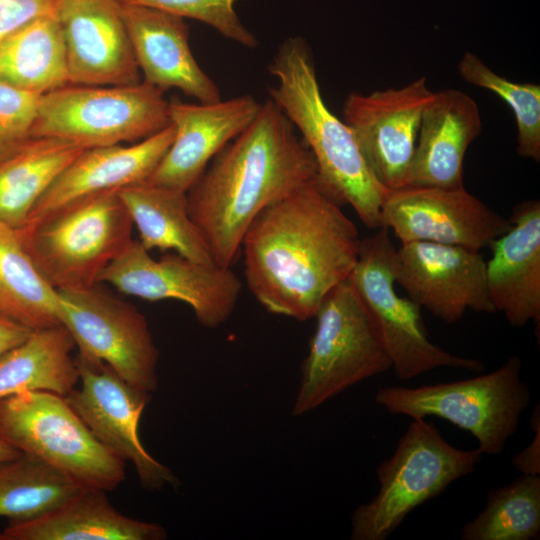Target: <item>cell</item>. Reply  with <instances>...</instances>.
<instances>
[{
    "mask_svg": "<svg viewBox=\"0 0 540 540\" xmlns=\"http://www.w3.org/2000/svg\"><path fill=\"white\" fill-rule=\"evenodd\" d=\"M357 227L317 178L263 209L241 249L249 290L270 313L305 321L350 276Z\"/></svg>",
    "mask_w": 540,
    "mask_h": 540,
    "instance_id": "1",
    "label": "cell"
},
{
    "mask_svg": "<svg viewBox=\"0 0 540 540\" xmlns=\"http://www.w3.org/2000/svg\"><path fill=\"white\" fill-rule=\"evenodd\" d=\"M316 178L311 151L269 98L187 191L189 215L213 261L231 267L256 216Z\"/></svg>",
    "mask_w": 540,
    "mask_h": 540,
    "instance_id": "2",
    "label": "cell"
},
{
    "mask_svg": "<svg viewBox=\"0 0 540 540\" xmlns=\"http://www.w3.org/2000/svg\"><path fill=\"white\" fill-rule=\"evenodd\" d=\"M267 70L277 79L268 89L270 99L300 131L316 162L319 184L340 205H350L365 226L381 228L388 190L372 174L351 129L326 105L305 39L284 40Z\"/></svg>",
    "mask_w": 540,
    "mask_h": 540,
    "instance_id": "3",
    "label": "cell"
},
{
    "mask_svg": "<svg viewBox=\"0 0 540 540\" xmlns=\"http://www.w3.org/2000/svg\"><path fill=\"white\" fill-rule=\"evenodd\" d=\"M133 226L117 191L77 201L15 230L59 291L98 284L106 267L133 241Z\"/></svg>",
    "mask_w": 540,
    "mask_h": 540,
    "instance_id": "4",
    "label": "cell"
},
{
    "mask_svg": "<svg viewBox=\"0 0 540 540\" xmlns=\"http://www.w3.org/2000/svg\"><path fill=\"white\" fill-rule=\"evenodd\" d=\"M482 455L451 445L425 419H413L392 456L376 468L377 494L353 511L351 539L386 540L415 508L473 473Z\"/></svg>",
    "mask_w": 540,
    "mask_h": 540,
    "instance_id": "5",
    "label": "cell"
},
{
    "mask_svg": "<svg viewBox=\"0 0 540 540\" xmlns=\"http://www.w3.org/2000/svg\"><path fill=\"white\" fill-rule=\"evenodd\" d=\"M521 370V358L511 356L496 370L469 379L383 387L375 402L390 414L447 420L473 435L482 454L499 455L530 404L531 392L521 380Z\"/></svg>",
    "mask_w": 540,
    "mask_h": 540,
    "instance_id": "6",
    "label": "cell"
},
{
    "mask_svg": "<svg viewBox=\"0 0 540 540\" xmlns=\"http://www.w3.org/2000/svg\"><path fill=\"white\" fill-rule=\"evenodd\" d=\"M314 318L292 406L296 417L392 367L380 332L348 279L326 295Z\"/></svg>",
    "mask_w": 540,
    "mask_h": 540,
    "instance_id": "7",
    "label": "cell"
},
{
    "mask_svg": "<svg viewBox=\"0 0 540 540\" xmlns=\"http://www.w3.org/2000/svg\"><path fill=\"white\" fill-rule=\"evenodd\" d=\"M0 438L83 487L112 491L126 478L125 462L55 393L23 391L1 399Z\"/></svg>",
    "mask_w": 540,
    "mask_h": 540,
    "instance_id": "8",
    "label": "cell"
},
{
    "mask_svg": "<svg viewBox=\"0 0 540 540\" xmlns=\"http://www.w3.org/2000/svg\"><path fill=\"white\" fill-rule=\"evenodd\" d=\"M163 93L143 80L67 84L40 97L31 135L64 139L85 149L139 142L170 125Z\"/></svg>",
    "mask_w": 540,
    "mask_h": 540,
    "instance_id": "9",
    "label": "cell"
},
{
    "mask_svg": "<svg viewBox=\"0 0 540 540\" xmlns=\"http://www.w3.org/2000/svg\"><path fill=\"white\" fill-rule=\"evenodd\" d=\"M388 230L381 227L372 236L360 239L348 281L369 310L396 376L410 380L442 367L482 372L484 364L480 360L454 355L434 344L423 323L421 307L397 293V249Z\"/></svg>",
    "mask_w": 540,
    "mask_h": 540,
    "instance_id": "10",
    "label": "cell"
},
{
    "mask_svg": "<svg viewBox=\"0 0 540 540\" xmlns=\"http://www.w3.org/2000/svg\"><path fill=\"white\" fill-rule=\"evenodd\" d=\"M61 325L78 353L109 365L131 385L157 390L159 350L145 316L132 304L100 288L59 290Z\"/></svg>",
    "mask_w": 540,
    "mask_h": 540,
    "instance_id": "11",
    "label": "cell"
},
{
    "mask_svg": "<svg viewBox=\"0 0 540 540\" xmlns=\"http://www.w3.org/2000/svg\"><path fill=\"white\" fill-rule=\"evenodd\" d=\"M99 283L148 301L184 302L206 328H216L229 319L242 290L231 267L195 262L177 253L155 260L138 240L106 267Z\"/></svg>",
    "mask_w": 540,
    "mask_h": 540,
    "instance_id": "12",
    "label": "cell"
},
{
    "mask_svg": "<svg viewBox=\"0 0 540 540\" xmlns=\"http://www.w3.org/2000/svg\"><path fill=\"white\" fill-rule=\"evenodd\" d=\"M75 361L79 383L65 399L90 432L118 458L134 465L144 489L178 487V477L152 457L139 438V421L151 393L131 385L101 360L78 353Z\"/></svg>",
    "mask_w": 540,
    "mask_h": 540,
    "instance_id": "13",
    "label": "cell"
},
{
    "mask_svg": "<svg viewBox=\"0 0 540 540\" xmlns=\"http://www.w3.org/2000/svg\"><path fill=\"white\" fill-rule=\"evenodd\" d=\"M433 95L421 76L401 88L344 100L343 121L377 181L387 190L407 186L422 114Z\"/></svg>",
    "mask_w": 540,
    "mask_h": 540,
    "instance_id": "14",
    "label": "cell"
},
{
    "mask_svg": "<svg viewBox=\"0 0 540 540\" xmlns=\"http://www.w3.org/2000/svg\"><path fill=\"white\" fill-rule=\"evenodd\" d=\"M511 226L465 188L405 186L388 190L381 207V227L401 243L424 241L480 251Z\"/></svg>",
    "mask_w": 540,
    "mask_h": 540,
    "instance_id": "15",
    "label": "cell"
},
{
    "mask_svg": "<svg viewBox=\"0 0 540 540\" xmlns=\"http://www.w3.org/2000/svg\"><path fill=\"white\" fill-rule=\"evenodd\" d=\"M394 273L396 284L412 301L446 323L458 322L468 309L496 312L480 251L424 241L401 243Z\"/></svg>",
    "mask_w": 540,
    "mask_h": 540,
    "instance_id": "16",
    "label": "cell"
},
{
    "mask_svg": "<svg viewBox=\"0 0 540 540\" xmlns=\"http://www.w3.org/2000/svg\"><path fill=\"white\" fill-rule=\"evenodd\" d=\"M69 84L130 85L141 82L118 0H58Z\"/></svg>",
    "mask_w": 540,
    "mask_h": 540,
    "instance_id": "17",
    "label": "cell"
},
{
    "mask_svg": "<svg viewBox=\"0 0 540 540\" xmlns=\"http://www.w3.org/2000/svg\"><path fill=\"white\" fill-rule=\"evenodd\" d=\"M260 106L250 95L196 104L173 98L174 139L146 182L187 192L213 157L250 125Z\"/></svg>",
    "mask_w": 540,
    "mask_h": 540,
    "instance_id": "18",
    "label": "cell"
},
{
    "mask_svg": "<svg viewBox=\"0 0 540 540\" xmlns=\"http://www.w3.org/2000/svg\"><path fill=\"white\" fill-rule=\"evenodd\" d=\"M174 134L170 123L130 146L117 144L85 149L42 195L25 224L77 201L146 181L169 149Z\"/></svg>",
    "mask_w": 540,
    "mask_h": 540,
    "instance_id": "19",
    "label": "cell"
},
{
    "mask_svg": "<svg viewBox=\"0 0 540 540\" xmlns=\"http://www.w3.org/2000/svg\"><path fill=\"white\" fill-rule=\"evenodd\" d=\"M122 13L144 82L162 92L179 89L201 103L221 99L219 88L192 54L184 18L128 4H122Z\"/></svg>",
    "mask_w": 540,
    "mask_h": 540,
    "instance_id": "20",
    "label": "cell"
},
{
    "mask_svg": "<svg viewBox=\"0 0 540 540\" xmlns=\"http://www.w3.org/2000/svg\"><path fill=\"white\" fill-rule=\"evenodd\" d=\"M510 228L489 248L486 281L495 311L502 312L512 327L540 322V202L517 204Z\"/></svg>",
    "mask_w": 540,
    "mask_h": 540,
    "instance_id": "21",
    "label": "cell"
},
{
    "mask_svg": "<svg viewBox=\"0 0 540 540\" xmlns=\"http://www.w3.org/2000/svg\"><path fill=\"white\" fill-rule=\"evenodd\" d=\"M481 129L479 107L468 94L453 88L433 92L422 114L407 186L464 188L465 154Z\"/></svg>",
    "mask_w": 540,
    "mask_h": 540,
    "instance_id": "22",
    "label": "cell"
},
{
    "mask_svg": "<svg viewBox=\"0 0 540 540\" xmlns=\"http://www.w3.org/2000/svg\"><path fill=\"white\" fill-rule=\"evenodd\" d=\"M166 529L118 511L106 491L85 487L33 519L10 522L1 540H164Z\"/></svg>",
    "mask_w": 540,
    "mask_h": 540,
    "instance_id": "23",
    "label": "cell"
},
{
    "mask_svg": "<svg viewBox=\"0 0 540 540\" xmlns=\"http://www.w3.org/2000/svg\"><path fill=\"white\" fill-rule=\"evenodd\" d=\"M118 194L138 230V241L145 249L173 250L195 262L215 263L189 215L187 192L144 181L125 187Z\"/></svg>",
    "mask_w": 540,
    "mask_h": 540,
    "instance_id": "24",
    "label": "cell"
},
{
    "mask_svg": "<svg viewBox=\"0 0 540 540\" xmlns=\"http://www.w3.org/2000/svg\"><path fill=\"white\" fill-rule=\"evenodd\" d=\"M75 347L63 325L32 330L23 342L0 354V400L23 391L67 396L79 383L71 355Z\"/></svg>",
    "mask_w": 540,
    "mask_h": 540,
    "instance_id": "25",
    "label": "cell"
},
{
    "mask_svg": "<svg viewBox=\"0 0 540 540\" xmlns=\"http://www.w3.org/2000/svg\"><path fill=\"white\" fill-rule=\"evenodd\" d=\"M0 83L39 96L69 84L55 14L26 23L0 42Z\"/></svg>",
    "mask_w": 540,
    "mask_h": 540,
    "instance_id": "26",
    "label": "cell"
},
{
    "mask_svg": "<svg viewBox=\"0 0 540 540\" xmlns=\"http://www.w3.org/2000/svg\"><path fill=\"white\" fill-rule=\"evenodd\" d=\"M84 150L60 138H32L1 162L0 223L21 228L42 195Z\"/></svg>",
    "mask_w": 540,
    "mask_h": 540,
    "instance_id": "27",
    "label": "cell"
},
{
    "mask_svg": "<svg viewBox=\"0 0 540 540\" xmlns=\"http://www.w3.org/2000/svg\"><path fill=\"white\" fill-rule=\"evenodd\" d=\"M58 303L17 231L0 223V316L31 330L61 325Z\"/></svg>",
    "mask_w": 540,
    "mask_h": 540,
    "instance_id": "28",
    "label": "cell"
},
{
    "mask_svg": "<svg viewBox=\"0 0 540 540\" xmlns=\"http://www.w3.org/2000/svg\"><path fill=\"white\" fill-rule=\"evenodd\" d=\"M83 488L43 461L21 453L0 461V516L10 522L36 518Z\"/></svg>",
    "mask_w": 540,
    "mask_h": 540,
    "instance_id": "29",
    "label": "cell"
},
{
    "mask_svg": "<svg viewBox=\"0 0 540 540\" xmlns=\"http://www.w3.org/2000/svg\"><path fill=\"white\" fill-rule=\"evenodd\" d=\"M540 536V475L491 489L484 509L461 530L462 540H536Z\"/></svg>",
    "mask_w": 540,
    "mask_h": 540,
    "instance_id": "30",
    "label": "cell"
},
{
    "mask_svg": "<svg viewBox=\"0 0 540 540\" xmlns=\"http://www.w3.org/2000/svg\"><path fill=\"white\" fill-rule=\"evenodd\" d=\"M467 83L498 95L513 111L517 126V152L540 160V86L515 83L492 71L478 56L465 52L457 66Z\"/></svg>",
    "mask_w": 540,
    "mask_h": 540,
    "instance_id": "31",
    "label": "cell"
},
{
    "mask_svg": "<svg viewBox=\"0 0 540 540\" xmlns=\"http://www.w3.org/2000/svg\"><path fill=\"white\" fill-rule=\"evenodd\" d=\"M122 4L157 9L182 18L201 21L222 36L247 48L258 46L256 36L234 9L237 0H118Z\"/></svg>",
    "mask_w": 540,
    "mask_h": 540,
    "instance_id": "32",
    "label": "cell"
},
{
    "mask_svg": "<svg viewBox=\"0 0 540 540\" xmlns=\"http://www.w3.org/2000/svg\"><path fill=\"white\" fill-rule=\"evenodd\" d=\"M40 97L0 83V163L32 139Z\"/></svg>",
    "mask_w": 540,
    "mask_h": 540,
    "instance_id": "33",
    "label": "cell"
},
{
    "mask_svg": "<svg viewBox=\"0 0 540 540\" xmlns=\"http://www.w3.org/2000/svg\"><path fill=\"white\" fill-rule=\"evenodd\" d=\"M58 0H0V42L26 23L55 14Z\"/></svg>",
    "mask_w": 540,
    "mask_h": 540,
    "instance_id": "34",
    "label": "cell"
},
{
    "mask_svg": "<svg viewBox=\"0 0 540 540\" xmlns=\"http://www.w3.org/2000/svg\"><path fill=\"white\" fill-rule=\"evenodd\" d=\"M532 441L512 459V465L524 475H540V428Z\"/></svg>",
    "mask_w": 540,
    "mask_h": 540,
    "instance_id": "35",
    "label": "cell"
},
{
    "mask_svg": "<svg viewBox=\"0 0 540 540\" xmlns=\"http://www.w3.org/2000/svg\"><path fill=\"white\" fill-rule=\"evenodd\" d=\"M31 329L0 316V354L23 342Z\"/></svg>",
    "mask_w": 540,
    "mask_h": 540,
    "instance_id": "36",
    "label": "cell"
},
{
    "mask_svg": "<svg viewBox=\"0 0 540 540\" xmlns=\"http://www.w3.org/2000/svg\"><path fill=\"white\" fill-rule=\"evenodd\" d=\"M21 454L20 451L10 446L0 438V461L14 459Z\"/></svg>",
    "mask_w": 540,
    "mask_h": 540,
    "instance_id": "37",
    "label": "cell"
}]
</instances>
